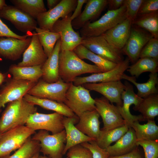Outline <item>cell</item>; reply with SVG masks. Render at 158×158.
<instances>
[{
    "instance_id": "18",
    "label": "cell",
    "mask_w": 158,
    "mask_h": 158,
    "mask_svg": "<svg viewBox=\"0 0 158 158\" xmlns=\"http://www.w3.org/2000/svg\"><path fill=\"white\" fill-rule=\"evenodd\" d=\"M82 85L90 90L96 91L102 95L111 104L121 106V95L125 86L121 80L96 83H86Z\"/></svg>"
},
{
    "instance_id": "25",
    "label": "cell",
    "mask_w": 158,
    "mask_h": 158,
    "mask_svg": "<svg viewBox=\"0 0 158 158\" xmlns=\"http://www.w3.org/2000/svg\"><path fill=\"white\" fill-rule=\"evenodd\" d=\"M60 47V39L57 42L51 54L42 65V80L47 82L54 83L57 81L60 78L59 68Z\"/></svg>"
},
{
    "instance_id": "53",
    "label": "cell",
    "mask_w": 158,
    "mask_h": 158,
    "mask_svg": "<svg viewBox=\"0 0 158 158\" xmlns=\"http://www.w3.org/2000/svg\"><path fill=\"white\" fill-rule=\"evenodd\" d=\"M39 156V152L35 154L32 158H37Z\"/></svg>"
},
{
    "instance_id": "20",
    "label": "cell",
    "mask_w": 158,
    "mask_h": 158,
    "mask_svg": "<svg viewBox=\"0 0 158 158\" xmlns=\"http://www.w3.org/2000/svg\"><path fill=\"white\" fill-rule=\"evenodd\" d=\"M47 58L37 33L34 31L32 34L30 42L23 54L22 61L17 65L21 67L42 65Z\"/></svg>"
},
{
    "instance_id": "12",
    "label": "cell",
    "mask_w": 158,
    "mask_h": 158,
    "mask_svg": "<svg viewBox=\"0 0 158 158\" xmlns=\"http://www.w3.org/2000/svg\"><path fill=\"white\" fill-rule=\"evenodd\" d=\"M71 14L58 20L53 25L51 31L59 33L61 41V51H73L81 44L82 37L73 29Z\"/></svg>"
},
{
    "instance_id": "44",
    "label": "cell",
    "mask_w": 158,
    "mask_h": 158,
    "mask_svg": "<svg viewBox=\"0 0 158 158\" xmlns=\"http://www.w3.org/2000/svg\"><path fill=\"white\" fill-rule=\"evenodd\" d=\"M158 12V0H144L137 16Z\"/></svg>"
},
{
    "instance_id": "42",
    "label": "cell",
    "mask_w": 158,
    "mask_h": 158,
    "mask_svg": "<svg viewBox=\"0 0 158 158\" xmlns=\"http://www.w3.org/2000/svg\"><path fill=\"white\" fill-rule=\"evenodd\" d=\"M80 144L90 150L93 158H108L110 156L106 149L100 147L95 140L84 142Z\"/></svg>"
},
{
    "instance_id": "17",
    "label": "cell",
    "mask_w": 158,
    "mask_h": 158,
    "mask_svg": "<svg viewBox=\"0 0 158 158\" xmlns=\"http://www.w3.org/2000/svg\"><path fill=\"white\" fill-rule=\"evenodd\" d=\"M130 61L127 57L112 69L108 71L92 73L86 76L76 78L72 83L75 85L86 83H96L121 80L125 71L129 66Z\"/></svg>"
},
{
    "instance_id": "1",
    "label": "cell",
    "mask_w": 158,
    "mask_h": 158,
    "mask_svg": "<svg viewBox=\"0 0 158 158\" xmlns=\"http://www.w3.org/2000/svg\"><path fill=\"white\" fill-rule=\"evenodd\" d=\"M37 110L35 105L23 97L8 103L0 118V134L25 125L29 116Z\"/></svg>"
},
{
    "instance_id": "33",
    "label": "cell",
    "mask_w": 158,
    "mask_h": 158,
    "mask_svg": "<svg viewBox=\"0 0 158 158\" xmlns=\"http://www.w3.org/2000/svg\"><path fill=\"white\" fill-rule=\"evenodd\" d=\"M132 76L138 77L147 72L156 73L158 71V60L148 57L140 58L127 70Z\"/></svg>"
},
{
    "instance_id": "7",
    "label": "cell",
    "mask_w": 158,
    "mask_h": 158,
    "mask_svg": "<svg viewBox=\"0 0 158 158\" xmlns=\"http://www.w3.org/2000/svg\"><path fill=\"white\" fill-rule=\"evenodd\" d=\"M70 83L64 82L60 78L57 81L52 83H48L41 80L38 81L27 94L39 98L64 103Z\"/></svg>"
},
{
    "instance_id": "36",
    "label": "cell",
    "mask_w": 158,
    "mask_h": 158,
    "mask_svg": "<svg viewBox=\"0 0 158 158\" xmlns=\"http://www.w3.org/2000/svg\"><path fill=\"white\" fill-rule=\"evenodd\" d=\"M129 128L124 125L113 129L105 130H101L96 141L101 148L106 149L112 142L116 141L128 131Z\"/></svg>"
},
{
    "instance_id": "26",
    "label": "cell",
    "mask_w": 158,
    "mask_h": 158,
    "mask_svg": "<svg viewBox=\"0 0 158 158\" xmlns=\"http://www.w3.org/2000/svg\"><path fill=\"white\" fill-rule=\"evenodd\" d=\"M135 131L132 128H128L127 132L115 143L110 145L106 149L110 156H117L128 153L138 146Z\"/></svg>"
},
{
    "instance_id": "31",
    "label": "cell",
    "mask_w": 158,
    "mask_h": 158,
    "mask_svg": "<svg viewBox=\"0 0 158 158\" xmlns=\"http://www.w3.org/2000/svg\"><path fill=\"white\" fill-rule=\"evenodd\" d=\"M147 123L141 124L138 121L133 123L131 128L134 130L137 141L158 140V126L154 120H148Z\"/></svg>"
},
{
    "instance_id": "37",
    "label": "cell",
    "mask_w": 158,
    "mask_h": 158,
    "mask_svg": "<svg viewBox=\"0 0 158 158\" xmlns=\"http://www.w3.org/2000/svg\"><path fill=\"white\" fill-rule=\"evenodd\" d=\"M35 32L44 51L48 57L51 54L57 41L60 39L59 33L36 27Z\"/></svg>"
},
{
    "instance_id": "39",
    "label": "cell",
    "mask_w": 158,
    "mask_h": 158,
    "mask_svg": "<svg viewBox=\"0 0 158 158\" xmlns=\"http://www.w3.org/2000/svg\"><path fill=\"white\" fill-rule=\"evenodd\" d=\"M158 140L137 141V145L141 146L143 149L145 158H158Z\"/></svg>"
},
{
    "instance_id": "45",
    "label": "cell",
    "mask_w": 158,
    "mask_h": 158,
    "mask_svg": "<svg viewBox=\"0 0 158 158\" xmlns=\"http://www.w3.org/2000/svg\"><path fill=\"white\" fill-rule=\"evenodd\" d=\"M29 36L28 34L21 36L15 33L2 21L0 18V37H11L24 40L26 39Z\"/></svg>"
},
{
    "instance_id": "11",
    "label": "cell",
    "mask_w": 158,
    "mask_h": 158,
    "mask_svg": "<svg viewBox=\"0 0 158 158\" xmlns=\"http://www.w3.org/2000/svg\"><path fill=\"white\" fill-rule=\"evenodd\" d=\"M124 84L125 88L121 95L122 105L121 106H116L125 121V125L129 128H131L133 123L135 121H145L142 115H133L130 111V106L134 104L133 109L135 110L139 105L143 98L140 97L135 93L133 85L128 81H126Z\"/></svg>"
},
{
    "instance_id": "10",
    "label": "cell",
    "mask_w": 158,
    "mask_h": 158,
    "mask_svg": "<svg viewBox=\"0 0 158 158\" xmlns=\"http://www.w3.org/2000/svg\"><path fill=\"white\" fill-rule=\"evenodd\" d=\"M64 117L56 112L45 114L37 112L29 116L25 125L35 131L44 130L55 134L64 129Z\"/></svg>"
},
{
    "instance_id": "50",
    "label": "cell",
    "mask_w": 158,
    "mask_h": 158,
    "mask_svg": "<svg viewBox=\"0 0 158 158\" xmlns=\"http://www.w3.org/2000/svg\"><path fill=\"white\" fill-rule=\"evenodd\" d=\"M6 78V75L5 74L0 72V86L5 82Z\"/></svg>"
},
{
    "instance_id": "48",
    "label": "cell",
    "mask_w": 158,
    "mask_h": 158,
    "mask_svg": "<svg viewBox=\"0 0 158 158\" xmlns=\"http://www.w3.org/2000/svg\"><path fill=\"white\" fill-rule=\"evenodd\" d=\"M124 0H108V10H116L119 8L123 5Z\"/></svg>"
},
{
    "instance_id": "41",
    "label": "cell",
    "mask_w": 158,
    "mask_h": 158,
    "mask_svg": "<svg viewBox=\"0 0 158 158\" xmlns=\"http://www.w3.org/2000/svg\"><path fill=\"white\" fill-rule=\"evenodd\" d=\"M144 0H125L124 5L126 8V18L132 22L136 18L140 8Z\"/></svg>"
},
{
    "instance_id": "49",
    "label": "cell",
    "mask_w": 158,
    "mask_h": 158,
    "mask_svg": "<svg viewBox=\"0 0 158 158\" xmlns=\"http://www.w3.org/2000/svg\"><path fill=\"white\" fill-rule=\"evenodd\" d=\"M61 0H47V7L49 10L51 9L56 6Z\"/></svg>"
},
{
    "instance_id": "14",
    "label": "cell",
    "mask_w": 158,
    "mask_h": 158,
    "mask_svg": "<svg viewBox=\"0 0 158 158\" xmlns=\"http://www.w3.org/2000/svg\"><path fill=\"white\" fill-rule=\"evenodd\" d=\"M153 37L147 31L132 25L129 36L121 52L126 55L130 61L133 64L139 58L142 48Z\"/></svg>"
},
{
    "instance_id": "2",
    "label": "cell",
    "mask_w": 158,
    "mask_h": 158,
    "mask_svg": "<svg viewBox=\"0 0 158 158\" xmlns=\"http://www.w3.org/2000/svg\"><path fill=\"white\" fill-rule=\"evenodd\" d=\"M102 72L95 65L88 63L80 58L73 51H61L59 56V74L64 82L72 83L81 75Z\"/></svg>"
},
{
    "instance_id": "46",
    "label": "cell",
    "mask_w": 158,
    "mask_h": 158,
    "mask_svg": "<svg viewBox=\"0 0 158 158\" xmlns=\"http://www.w3.org/2000/svg\"><path fill=\"white\" fill-rule=\"evenodd\" d=\"M138 147L125 154L117 156H109L108 158H142Z\"/></svg>"
},
{
    "instance_id": "15",
    "label": "cell",
    "mask_w": 158,
    "mask_h": 158,
    "mask_svg": "<svg viewBox=\"0 0 158 158\" xmlns=\"http://www.w3.org/2000/svg\"><path fill=\"white\" fill-rule=\"evenodd\" d=\"M95 109L102 119L103 127L101 130H108L125 125V121L116 106L110 104L104 97L94 99Z\"/></svg>"
},
{
    "instance_id": "34",
    "label": "cell",
    "mask_w": 158,
    "mask_h": 158,
    "mask_svg": "<svg viewBox=\"0 0 158 158\" xmlns=\"http://www.w3.org/2000/svg\"><path fill=\"white\" fill-rule=\"evenodd\" d=\"M132 25L150 33L158 39V12L137 16Z\"/></svg>"
},
{
    "instance_id": "16",
    "label": "cell",
    "mask_w": 158,
    "mask_h": 158,
    "mask_svg": "<svg viewBox=\"0 0 158 158\" xmlns=\"http://www.w3.org/2000/svg\"><path fill=\"white\" fill-rule=\"evenodd\" d=\"M0 18L10 21L18 30L30 32L37 27L35 19L14 6L7 5L0 11Z\"/></svg>"
},
{
    "instance_id": "28",
    "label": "cell",
    "mask_w": 158,
    "mask_h": 158,
    "mask_svg": "<svg viewBox=\"0 0 158 158\" xmlns=\"http://www.w3.org/2000/svg\"><path fill=\"white\" fill-rule=\"evenodd\" d=\"M149 77V79L146 82L139 83L136 82L135 77L128 76L124 73L122 76L121 79L125 80L134 85L138 90L137 95L140 97L143 98L158 93V90L156 87L158 83L157 73H150Z\"/></svg>"
},
{
    "instance_id": "51",
    "label": "cell",
    "mask_w": 158,
    "mask_h": 158,
    "mask_svg": "<svg viewBox=\"0 0 158 158\" xmlns=\"http://www.w3.org/2000/svg\"><path fill=\"white\" fill-rule=\"evenodd\" d=\"M7 5L6 4L5 1L4 0H0V11L6 6Z\"/></svg>"
},
{
    "instance_id": "4",
    "label": "cell",
    "mask_w": 158,
    "mask_h": 158,
    "mask_svg": "<svg viewBox=\"0 0 158 158\" xmlns=\"http://www.w3.org/2000/svg\"><path fill=\"white\" fill-rule=\"evenodd\" d=\"M63 103L78 117L85 112L96 109L95 99L90 91L82 85H75L72 83L66 92Z\"/></svg>"
},
{
    "instance_id": "9",
    "label": "cell",
    "mask_w": 158,
    "mask_h": 158,
    "mask_svg": "<svg viewBox=\"0 0 158 158\" xmlns=\"http://www.w3.org/2000/svg\"><path fill=\"white\" fill-rule=\"evenodd\" d=\"M77 0H61L55 7L40 14L36 19L40 28L51 31L54 23L61 18L71 14Z\"/></svg>"
},
{
    "instance_id": "3",
    "label": "cell",
    "mask_w": 158,
    "mask_h": 158,
    "mask_svg": "<svg viewBox=\"0 0 158 158\" xmlns=\"http://www.w3.org/2000/svg\"><path fill=\"white\" fill-rule=\"evenodd\" d=\"M126 18V8L123 5L116 10L108 11L100 18L89 22L80 30L82 37L101 35Z\"/></svg>"
},
{
    "instance_id": "13",
    "label": "cell",
    "mask_w": 158,
    "mask_h": 158,
    "mask_svg": "<svg viewBox=\"0 0 158 158\" xmlns=\"http://www.w3.org/2000/svg\"><path fill=\"white\" fill-rule=\"evenodd\" d=\"M37 83L13 78L7 81L0 90V113L6 104L23 97Z\"/></svg>"
},
{
    "instance_id": "52",
    "label": "cell",
    "mask_w": 158,
    "mask_h": 158,
    "mask_svg": "<svg viewBox=\"0 0 158 158\" xmlns=\"http://www.w3.org/2000/svg\"><path fill=\"white\" fill-rule=\"evenodd\" d=\"M37 158H50L46 156H40L39 155ZM69 158V157H66L65 158Z\"/></svg>"
},
{
    "instance_id": "24",
    "label": "cell",
    "mask_w": 158,
    "mask_h": 158,
    "mask_svg": "<svg viewBox=\"0 0 158 158\" xmlns=\"http://www.w3.org/2000/svg\"><path fill=\"white\" fill-rule=\"evenodd\" d=\"M99 116L96 109L85 112L79 117L75 126L85 135L96 140L101 131Z\"/></svg>"
},
{
    "instance_id": "40",
    "label": "cell",
    "mask_w": 158,
    "mask_h": 158,
    "mask_svg": "<svg viewBox=\"0 0 158 158\" xmlns=\"http://www.w3.org/2000/svg\"><path fill=\"white\" fill-rule=\"evenodd\" d=\"M148 57L158 60V39L153 37L142 49L139 58Z\"/></svg>"
},
{
    "instance_id": "47",
    "label": "cell",
    "mask_w": 158,
    "mask_h": 158,
    "mask_svg": "<svg viewBox=\"0 0 158 158\" xmlns=\"http://www.w3.org/2000/svg\"><path fill=\"white\" fill-rule=\"evenodd\" d=\"M87 0H77V4L73 13L71 15L70 18L72 21L77 18L81 13L83 4L86 3Z\"/></svg>"
},
{
    "instance_id": "32",
    "label": "cell",
    "mask_w": 158,
    "mask_h": 158,
    "mask_svg": "<svg viewBox=\"0 0 158 158\" xmlns=\"http://www.w3.org/2000/svg\"><path fill=\"white\" fill-rule=\"evenodd\" d=\"M135 111L141 113L145 121L154 120L158 115V94H154L143 99Z\"/></svg>"
},
{
    "instance_id": "5",
    "label": "cell",
    "mask_w": 158,
    "mask_h": 158,
    "mask_svg": "<svg viewBox=\"0 0 158 158\" xmlns=\"http://www.w3.org/2000/svg\"><path fill=\"white\" fill-rule=\"evenodd\" d=\"M31 138L39 142L40 152L50 158H62L66 142L64 129L58 133L50 135L48 131L40 130Z\"/></svg>"
},
{
    "instance_id": "8",
    "label": "cell",
    "mask_w": 158,
    "mask_h": 158,
    "mask_svg": "<svg viewBox=\"0 0 158 158\" xmlns=\"http://www.w3.org/2000/svg\"><path fill=\"white\" fill-rule=\"evenodd\" d=\"M81 44L102 57L118 64L123 60L121 51L109 44L102 35L82 37Z\"/></svg>"
},
{
    "instance_id": "29",
    "label": "cell",
    "mask_w": 158,
    "mask_h": 158,
    "mask_svg": "<svg viewBox=\"0 0 158 158\" xmlns=\"http://www.w3.org/2000/svg\"><path fill=\"white\" fill-rule=\"evenodd\" d=\"M73 51L82 60L87 59L92 62L102 72L112 69L117 64L94 53L81 44L77 46Z\"/></svg>"
},
{
    "instance_id": "21",
    "label": "cell",
    "mask_w": 158,
    "mask_h": 158,
    "mask_svg": "<svg viewBox=\"0 0 158 158\" xmlns=\"http://www.w3.org/2000/svg\"><path fill=\"white\" fill-rule=\"evenodd\" d=\"M132 25V21L126 18L101 35L109 44L121 51L129 38Z\"/></svg>"
},
{
    "instance_id": "43",
    "label": "cell",
    "mask_w": 158,
    "mask_h": 158,
    "mask_svg": "<svg viewBox=\"0 0 158 158\" xmlns=\"http://www.w3.org/2000/svg\"><path fill=\"white\" fill-rule=\"evenodd\" d=\"M66 153L67 156L69 158H93L90 150L80 144L72 147Z\"/></svg>"
},
{
    "instance_id": "30",
    "label": "cell",
    "mask_w": 158,
    "mask_h": 158,
    "mask_svg": "<svg viewBox=\"0 0 158 158\" xmlns=\"http://www.w3.org/2000/svg\"><path fill=\"white\" fill-rule=\"evenodd\" d=\"M42 65L32 66H19L12 64L8 69L13 78L16 80H27L37 83L42 77Z\"/></svg>"
},
{
    "instance_id": "23",
    "label": "cell",
    "mask_w": 158,
    "mask_h": 158,
    "mask_svg": "<svg viewBox=\"0 0 158 158\" xmlns=\"http://www.w3.org/2000/svg\"><path fill=\"white\" fill-rule=\"evenodd\" d=\"M79 118L77 116L72 117L64 116L63 124L66 135V142L63 151V155L72 147L85 142L96 140L85 135L75 126L78 123Z\"/></svg>"
},
{
    "instance_id": "27",
    "label": "cell",
    "mask_w": 158,
    "mask_h": 158,
    "mask_svg": "<svg viewBox=\"0 0 158 158\" xmlns=\"http://www.w3.org/2000/svg\"><path fill=\"white\" fill-rule=\"evenodd\" d=\"M28 102L47 109L54 111L63 116L72 117L76 116L64 103L46 99L37 98L28 94L23 97Z\"/></svg>"
},
{
    "instance_id": "19",
    "label": "cell",
    "mask_w": 158,
    "mask_h": 158,
    "mask_svg": "<svg viewBox=\"0 0 158 158\" xmlns=\"http://www.w3.org/2000/svg\"><path fill=\"white\" fill-rule=\"evenodd\" d=\"M31 41L30 37L24 40L11 37H0V56L12 61L18 59Z\"/></svg>"
},
{
    "instance_id": "38",
    "label": "cell",
    "mask_w": 158,
    "mask_h": 158,
    "mask_svg": "<svg viewBox=\"0 0 158 158\" xmlns=\"http://www.w3.org/2000/svg\"><path fill=\"white\" fill-rule=\"evenodd\" d=\"M39 141L30 138L15 153L7 158H32L40 152Z\"/></svg>"
},
{
    "instance_id": "35",
    "label": "cell",
    "mask_w": 158,
    "mask_h": 158,
    "mask_svg": "<svg viewBox=\"0 0 158 158\" xmlns=\"http://www.w3.org/2000/svg\"><path fill=\"white\" fill-rule=\"evenodd\" d=\"M10 1L35 19L40 14L47 11L43 0H11Z\"/></svg>"
},
{
    "instance_id": "22",
    "label": "cell",
    "mask_w": 158,
    "mask_h": 158,
    "mask_svg": "<svg viewBox=\"0 0 158 158\" xmlns=\"http://www.w3.org/2000/svg\"><path fill=\"white\" fill-rule=\"evenodd\" d=\"M85 8L77 18L72 21L73 27L80 29L85 24L98 17L107 5V0H87Z\"/></svg>"
},
{
    "instance_id": "54",
    "label": "cell",
    "mask_w": 158,
    "mask_h": 158,
    "mask_svg": "<svg viewBox=\"0 0 158 158\" xmlns=\"http://www.w3.org/2000/svg\"><path fill=\"white\" fill-rule=\"evenodd\" d=\"M1 135V134H0V137Z\"/></svg>"
},
{
    "instance_id": "6",
    "label": "cell",
    "mask_w": 158,
    "mask_h": 158,
    "mask_svg": "<svg viewBox=\"0 0 158 158\" xmlns=\"http://www.w3.org/2000/svg\"><path fill=\"white\" fill-rule=\"evenodd\" d=\"M35 133V131L23 125L1 134L0 158H7L11 152L21 147Z\"/></svg>"
}]
</instances>
